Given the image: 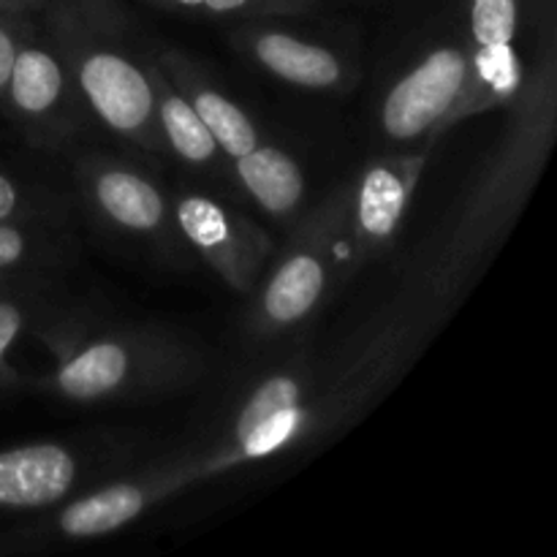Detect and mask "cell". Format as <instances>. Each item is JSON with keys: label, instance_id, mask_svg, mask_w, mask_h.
<instances>
[{"label": "cell", "instance_id": "22", "mask_svg": "<svg viewBox=\"0 0 557 557\" xmlns=\"http://www.w3.org/2000/svg\"><path fill=\"white\" fill-rule=\"evenodd\" d=\"M36 16L38 14H9V11H0V101H3L5 82H9L22 36L30 30Z\"/></svg>", "mask_w": 557, "mask_h": 557}, {"label": "cell", "instance_id": "5", "mask_svg": "<svg viewBox=\"0 0 557 557\" xmlns=\"http://www.w3.org/2000/svg\"><path fill=\"white\" fill-rule=\"evenodd\" d=\"M199 482L207 479L201 451L196 449L147 466L145 471L103 479L76 498L36 515V520L0 531V555L38 553L60 544L112 536L152 506Z\"/></svg>", "mask_w": 557, "mask_h": 557}, {"label": "cell", "instance_id": "2", "mask_svg": "<svg viewBox=\"0 0 557 557\" xmlns=\"http://www.w3.org/2000/svg\"><path fill=\"white\" fill-rule=\"evenodd\" d=\"M506 107H509V125L504 141L451 226L438 259L424 272V281L446 310L451 299L471 286L479 267L509 234L542 177L557 128V71L553 49H547L533 76L522 79L520 92Z\"/></svg>", "mask_w": 557, "mask_h": 557}, {"label": "cell", "instance_id": "8", "mask_svg": "<svg viewBox=\"0 0 557 557\" xmlns=\"http://www.w3.org/2000/svg\"><path fill=\"white\" fill-rule=\"evenodd\" d=\"M128 449L109 438L33 441L0 451V517L41 515L112 479Z\"/></svg>", "mask_w": 557, "mask_h": 557}, {"label": "cell", "instance_id": "1", "mask_svg": "<svg viewBox=\"0 0 557 557\" xmlns=\"http://www.w3.org/2000/svg\"><path fill=\"white\" fill-rule=\"evenodd\" d=\"M36 335L52 354L49 373L25 381L76 406H128L194 386L207 357L190 337L161 324L87 326L76 319H47Z\"/></svg>", "mask_w": 557, "mask_h": 557}, {"label": "cell", "instance_id": "23", "mask_svg": "<svg viewBox=\"0 0 557 557\" xmlns=\"http://www.w3.org/2000/svg\"><path fill=\"white\" fill-rule=\"evenodd\" d=\"M0 11L9 14H41V3L38 0H0Z\"/></svg>", "mask_w": 557, "mask_h": 557}, {"label": "cell", "instance_id": "11", "mask_svg": "<svg viewBox=\"0 0 557 557\" xmlns=\"http://www.w3.org/2000/svg\"><path fill=\"white\" fill-rule=\"evenodd\" d=\"M172 210L183 243L232 292L250 297L275 253L270 234L243 210L201 190H180Z\"/></svg>", "mask_w": 557, "mask_h": 557}, {"label": "cell", "instance_id": "7", "mask_svg": "<svg viewBox=\"0 0 557 557\" xmlns=\"http://www.w3.org/2000/svg\"><path fill=\"white\" fill-rule=\"evenodd\" d=\"M0 112L27 145L44 152L69 150L92 120L38 16L16 49Z\"/></svg>", "mask_w": 557, "mask_h": 557}, {"label": "cell", "instance_id": "24", "mask_svg": "<svg viewBox=\"0 0 557 557\" xmlns=\"http://www.w3.org/2000/svg\"><path fill=\"white\" fill-rule=\"evenodd\" d=\"M38 3H41V9H47V5L54 3V0H38Z\"/></svg>", "mask_w": 557, "mask_h": 557}, {"label": "cell", "instance_id": "16", "mask_svg": "<svg viewBox=\"0 0 557 557\" xmlns=\"http://www.w3.org/2000/svg\"><path fill=\"white\" fill-rule=\"evenodd\" d=\"M152 96H156V123L166 152H172L185 169L212 180H232V161L223 156L210 128L199 120L188 101L180 96L177 87L166 79L161 65L152 58ZM234 183V180H232Z\"/></svg>", "mask_w": 557, "mask_h": 557}, {"label": "cell", "instance_id": "3", "mask_svg": "<svg viewBox=\"0 0 557 557\" xmlns=\"http://www.w3.org/2000/svg\"><path fill=\"white\" fill-rule=\"evenodd\" d=\"M38 25L79 87L87 112L114 136L166 156L156 123L150 63L123 0H54Z\"/></svg>", "mask_w": 557, "mask_h": 557}, {"label": "cell", "instance_id": "21", "mask_svg": "<svg viewBox=\"0 0 557 557\" xmlns=\"http://www.w3.org/2000/svg\"><path fill=\"white\" fill-rule=\"evenodd\" d=\"M69 199L47 185L27 183L0 169V223H52L63 226Z\"/></svg>", "mask_w": 557, "mask_h": 557}, {"label": "cell", "instance_id": "4", "mask_svg": "<svg viewBox=\"0 0 557 557\" xmlns=\"http://www.w3.org/2000/svg\"><path fill=\"white\" fill-rule=\"evenodd\" d=\"M351 180L332 188L288 234L275 267L250 294L245 335L253 346L277 341L313 319L346 277V218Z\"/></svg>", "mask_w": 557, "mask_h": 557}, {"label": "cell", "instance_id": "12", "mask_svg": "<svg viewBox=\"0 0 557 557\" xmlns=\"http://www.w3.org/2000/svg\"><path fill=\"white\" fill-rule=\"evenodd\" d=\"M468 76V44L446 41L424 52L381 98V134L400 147L438 141L449 131V114L460 101Z\"/></svg>", "mask_w": 557, "mask_h": 557}, {"label": "cell", "instance_id": "9", "mask_svg": "<svg viewBox=\"0 0 557 557\" xmlns=\"http://www.w3.org/2000/svg\"><path fill=\"white\" fill-rule=\"evenodd\" d=\"M74 172L82 199L103 228L166 256L185 245L174 221L172 199L145 169L123 158L92 152L76 161Z\"/></svg>", "mask_w": 557, "mask_h": 557}, {"label": "cell", "instance_id": "18", "mask_svg": "<svg viewBox=\"0 0 557 557\" xmlns=\"http://www.w3.org/2000/svg\"><path fill=\"white\" fill-rule=\"evenodd\" d=\"M47 315V288L41 275H22L0 286V389L25 384L9 364L14 343Z\"/></svg>", "mask_w": 557, "mask_h": 557}, {"label": "cell", "instance_id": "14", "mask_svg": "<svg viewBox=\"0 0 557 557\" xmlns=\"http://www.w3.org/2000/svg\"><path fill=\"white\" fill-rule=\"evenodd\" d=\"M232 41L261 71L302 90L337 92L354 82L351 65L335 49L267 25V20L243 22L232 30Z\"/></svg>", "mask_w": 557, "mask_h": 557}, {"label": "cell", "instance_id": "13", "mask_svg": "<svg viewBox=\"0 0 557 557\" xmlns=\"http://www.w3.org/2000/svg\"><path fill=\"white\" fill-rule=\"evenodd\" d=\"M525 0H468L471 20V76L449 114V128L473 114L504 107L520 92L522 65L517 58Z\"/></svg>", "mask_w": 557, "mask_h": 557}, {"label": "cell", "instance_id": "10", "mask_svg": "<svg viewBox=\"0 0 557 557\" xmlns=\"http://www.w3.org/2000/svg\"><path fill=\"white\" fill-rule=\"evenodd\" d=\"M435 141L403 152H386L362 166L351 180L346 218V277L370 261L384 259L400 234L419 177L428 169Z\"/></svg>", "mask_w": 557, "mask_h": 557}, {"label": "cell", "instance_id": "25", "mask_svg": "<svg viewBox=\"0 0 557 557\" xmlns=\"http://www.w3.org/2000/svg\"><path fill=\"white\" fill-rule=\"evenodd\" d=\"M22 277V275H20ZM9 281H14V277H0V286H3V283H9Z\"/></svg>", "mask_w": 557, "mask_h": 557}, {"label": "cell", "instance_id": "17", "mask_svg": "<svg viewBox=\"0 0 557 557\" xmlns=\"http://www.w3.org/2000/svg\"><path fill=\"white\" fill-rule=\"evenodd\" d=\"M232 180L259 210L275 221H292L302 210L308 183L297 158L283 147L261 139L245 156L232 161Z\"/></svg>", "mask_w": 557, "mask_h": 557}, {"label": "cell", "instance_id": "6", "mask_svg": "<svg viewBox=\"0 0 557 557\" xmlns=\"http://www.w3.org/2000/svg\"><path fill=\"white\" fill-rule=\"evenodd\" d=\"M315 362L308 348L261 373L234 406L218 438L201 451L205 479L305 446V400Z\"/></svg>", "mask_w": 557, "mask_h": 557}, {"label": "cell", "instance_id": "15", "mask_svg": "<svg viewBox=\"0 0 557 557\" xmlns=\"http://www.w3.org/2000/svg\"><path fill=\"white\" fill-rule=\"evenodd\" d=\"M152 58L161 65L166 79L177 87L180 96L194 107L201 123L210 128L212 139L228 161L250 152L264 139L256 120L232 96H226L188 52L177 47H161L152 52Z\"/></svg>", "mask_w": 557, "mask_h": 557}, {"label": "cell", "instance_id": "19", "mask_svg": "<svg viewBox=\"0 0 557 557\" xmlns=\"http://www.w3.org/2000/svg\"><path fill=\"white\" fill-rule=\"evenodd\" d=\"M52 223H0V277L41 275L65 253Z\"/></svg>", "mask_w": 557, "mask_h": 557}, {"label": "cell", "instance_id": "20", "mask_svg": "<svg viewBox=\"0 0 557 557\" xmlns=\"http://www.w3.org/2000/svg\"><path fill=\"white\" fill-rule=\"evenodd\" d=\"M156 9L196 20H286L319 11L321 0H147Z\"/></svg>", "mask_w": 557, "mask_h": 557}]
</instances>
